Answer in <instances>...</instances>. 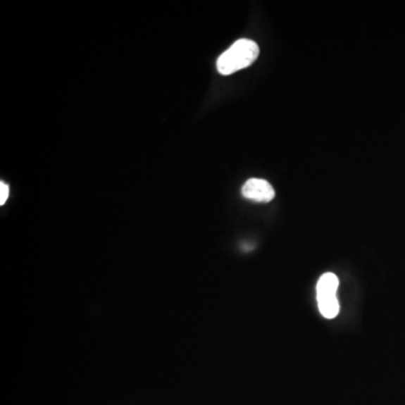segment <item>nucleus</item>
Segmentation results:
<instances>
[{"instance_id": "nucleus-1", "label": "nucleus", "mask_w": 405, "mask_h": 405, "mask_svg": "<svg viewBox=\"0 0 405 405\" xmlns=\"http://www.w3.org/2000/svg\"><path fill=\"white\" fill-rule=\"evenodd\" d=\"M259 56V46L251 39H238L218 60V71L229 76L251 66Z\"/></svg>"}, {"instance_id": "nucleus-2", "label": "nucleus", "mask_w": 405, "mask_h": 405, "mask_svg": "<svg viewBox=\"0 0 405 405\" xmlns=\"http://www.w3.org/2000/svg\"><path fill=\"white\" fill-rule=\"evenodd\" d=\"M338 288V277L332 273H327L320 277L316 285V299L320 312L325 319H335L339 314L340 304L337 299Z\"/></svg>"}, {"instance_id": "nucleus-3", "label": "nucleus", "mask_w": 405, "mask_h": 405, "mask_svg": "<svg viewBox=\"0 0 405 405\" xmlns=\"http://www.w3.org/2000/svg\"><path fill=\"white\" fill-rule=\"evenodd\" d=\"M242 195L251 201L268 203L274 199L275 190L267 180L251 178L243 185Z\"/></svg>"}, {"instance_id": "nucleus-4", "label": "nucleus", "mask_w": 405, "mask_h": 405, "mask_svg": "<svg viewBox=\"0 0 405 405\" xmlns=\"http://www.w3.org/2000/svg\"><path fill=\"white\" fill-rule=\"evenodd\" d=\"M9 187L5 182H0V205H5L6 201L8 199Z\"/></svg>"}]
</instances>
